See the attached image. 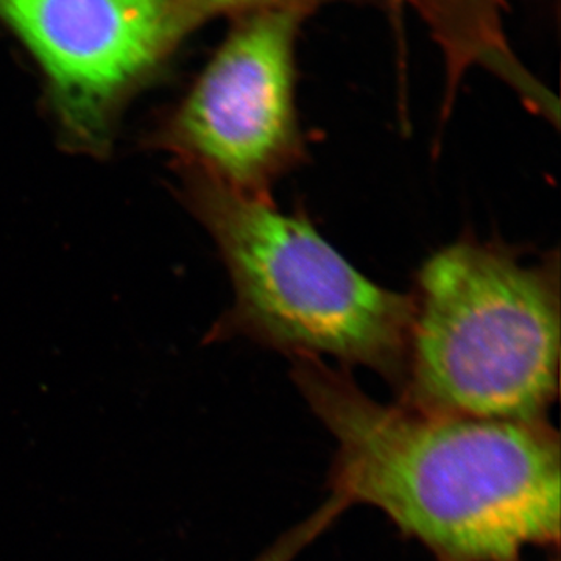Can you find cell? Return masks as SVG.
<instances>
[{"label":"cell","instance_id":"obj_1","mask_svg":"<svg viewBox=\"0 0 561 561\" xmlns=\"http://www.w3.org/2000/svg\"><path fill=\"white\" fill-rule=\"evenodd\" d=\"M291 381L335 442L331 494L382 512L437 561H522L559 546L561 453L551 423L382 404L345 368L294 357Z\"/></svg>","mask_w":561,"mask_h":561},{"label":"cell","instance_id":"obj_2","mask_svg":"<svg viewBox=\"0 0 561 561\" xmlns=\"http://www.w3.org/2000/svg\"><path fill=\"white\" fill-rule=\"evenodd\" d=\"M398 402L460 419L546 423L559 397L560 260L461 238L421 265Z\"/></svg>","mask_w":561,"mask_h":561},{"label":"cell","instance_id":"obj_3","mask_svg":"<svg viewBox=\"0 0 561 561\" xmlns=\"http://www.w3.org/2000/svg\"><path fill=\"white\" fill-rule=\"evenodd\" d=\"M192 210L219 247L234 305L214 339L247 337L294 357H330L398 390L412 295L362 275L300 213L186 173Z\"/></svg>","mask_w":561,"mask_h":561},{"label":"cell","instance_id":"obj_4","mask_svg":"<svg viewBox=\"0 0 561 561\" xmlns=\"http://www.w3.org/2000/svg\"><path fill=\"white\" fill-rule=\"evenodd\" d=\"M306 18L295 10L236 18L194 87L154 136L184 173L272 201V187L306 160L295 98V46Z\"/></svg>","mask_w":561,"mask_h":561},{"label":"cell","instance_id":"obj_5","mask_svg":"<svg viewBox=\"0 0 561 561\" xmlns=\"http://www.w3.org/2000/svg\"><path fill=\"white\" fill-rule=\"evenodd\" d=\"M0 24L44 73L66 140L102 153L124 102L202 21L186 0H0Z\"/></svg>","mask_w":561,"mask_h":561},{"label":"cell","instance_id":"obj_6","mask_svg":"<svg viewBox=\"0 0 561 561\" xmlns=\"http://www.w3.org/2000/svg\"><path fill=\"white\" fill-rule=\"evenodd\" d=\"M419 13L446 66L445 116L465 73L482 68L507 83L524 105L559 124V102L524 68L504 32L505 0H402Z\"/></svg>","mask_w":561,"mask_h":561},{"label":"cell","instance_id":"obj_7","mask_svg":"<svg viewBox=\"0 0 561 561\" xmlns=\"http://www.w3.org/2000/svg\"><path fill=\"white\" fill-rule=\"evenodd\" d=\"M342 516L341 505L328 500L313 511L308 518L297 526L284 531L278 540L273 541L264 552L251 561H294L306 548L319 540L324 531L330 530L332 524Z\"/></svg>","mask_w":561,"mask_h":561},{"label":"cell","instance_id":"obj_8","mask_svg":"<svg viewBox=\"0 0 561 561\" xmlns=\"http://www.w3.org/2000/svg\"><path fill=\"white\" fill-rule=\"evenodd\" d=\"M202 22L217 14H232L234 18L257 11L295 10L312 14L328 3H359V5H389L391 0H186Z\"/></svg>","mask_w":561,"mask_h":561},{"label":"cell","instance_id":"obj_9","mask_svg":"<svg viewBox=\"0 0 561 561\" xmlns=\"http://www.w3.org/2000/svg\"><path fill=\"white\" fill-rule=\"evenodd\" d=\"M552 561H559V560H552Z\"/></svg>","mask_w":561,"mask_h":561}]
</instances>
